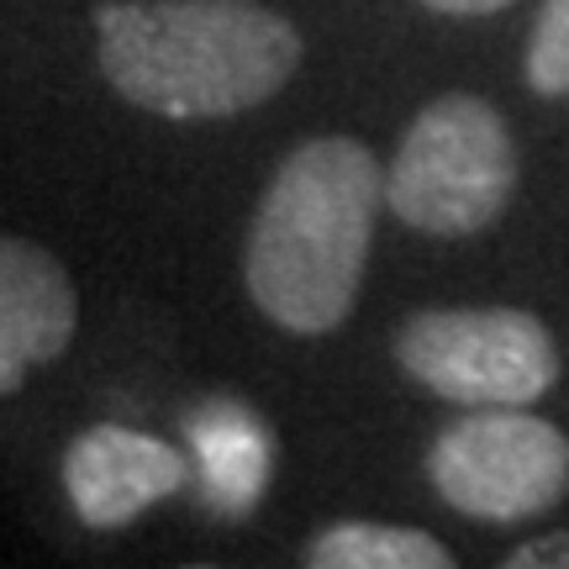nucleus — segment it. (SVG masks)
<instances>
[{"label":"nucleus","mask_w":569,"mask_h":569,"mask_svg":"<svg viewBox=\"0 0 569 569\" xmlns=\"http://www.w3.org/2000/svg\"><path fill=\"white\" fill-rule=\"evenodd\" d=\"M432 11H443V17H486V11H501L511 0H422Z\"/></svg>","instance_id":"nucleus-13"},{"label":"nucleus","mask_w":569,"mask_h":569,"mask_svg":"<svg viewBox=\"0 0 569 569\" xmlns=\"http://www.w3.org/2000/svg\"><path fill=\"white\" fill-rule=\"evenodd\" d=\"M396 359L453 407H532L559 380L549 327L517 306L417 311L396 332Z\"/></svg>","instance_id":"nucleus-4"},{"label":"nucleus","mask_w":569,"mask_h":569,"mask_svg":"<svg viewBox=\"0 0 569 569\" xmlns=\"http://www.w3.org/2000/svg\"><path fill=\"white\" fill-rule=\"evenodd\" d=\"M80 327V296L63 264L38 243L0 238V343L27 365H53Z\"/></svg>","instance_id":"nucleus-7"},{"label":"nucleus","mask_w":569,"mask_h":569,"mask_svg":"<svg viewBox=\"0 0 569 569\" xmlns=\"http://www.w3.org/2000/svg\"><path fill=\"white\" fill-rule=\"evenodd\" d=\"M311 569H448L453 553L417 528H386V522H338L306 543Z\"/></svg>","instance_id":"nucleus-9"},{"label":"nucleus","mask_w":569,"mask_h":569,"mask_svg":"<svg viewBox=\"0 0 569 569\" xmlns=\"http://www.w3.org/2000/svg\"><path fill=\"white\" fill-rule=\"evenodd\" d=\"M528 84L538 96H569V0H543L528 42Z\"/></svg>","instance_id":"nucleus-10"},{"label":"nucleus","mask_w":569,"mask_h":569,"mask_svg":"<svg viewBox=\"0 0 569 569\" xmlns=\"http://www.w3.org/2000/svg\"><path fill=\"white\" fill-rule=\"evenodd\" d=\"M27 369H32V365L21 359L17 348L0 343V396H17V390L27 386Z\"/></svg>","instance_id":"nucleus-12"},{"label":"nucleus","mask_w":569,"mask_h":569,"mask_svg":"<svg viewBox=\"0 0 569 569\" xmlns=\"http://www.w3.org/2000/svg\"><path fill=\"white\" fill-rule=\"evenodd\" d=\"M517 190V148L507 117L480 96H438L407 127L390 159L386 206L417 232L469 238L507 211Z\"/></svg>","instance_id":"nucleus-3"},{"label":"nucleus","mask_w":569,"mask_h":569,"mask_svg":"<svg viewBox=\"0 0 569 569\" xmlns=\"http://www.w3.org/2000/svg\"><path fill=\"white\" fill-rule=\"evenodd\" d=\"M386 201L380 159L359 138L301 142L248 227L243 280L274 327L322 338L348 322Z\"/></svg>","instance_id":"nucleus-1"},{"label":"nucleus","mask_w":569,"mask_h":569,"mask_svg":"<svg viewBox=\"0 0 569 569\" xmlns=\"http://www.w3.org/2000/svg\"><path fill=\"white\" fill-rule=\"evenodd\" d=\"M427 480L480 522L538 517L569 490V438L528 407H469L465 422L438 432Z\"/></svg>","instance_id":"nucleus-5"},{"label":"nucleus","mask_w":569,"mask_h":569,"mask_svg":"<svg viewBox=\"0 0 569 569\" xmlns=\"http://www.w3.org/2000/svg\"><path fill=\"white\" fill-rule=\"evenodd\" d=\"M507 569H569V532H549V538L517 543L507 553Z\"/></svg>","instance_id":"nucleus-11"},{"label":"nucleus","mask_w":569,"mask_h":569,"mask_svg":"<svg viewBox=\"0 0 569 569\" xmlns=\"http://www.w3.org/2000/svg\"><path fill=\"white\" fill-rule=\"evenodd\" d=\"M190 480V459L138 427H84L63 453V490L84 528H127L132 517L174 496Z\"/></svg>","instance_id":"nucleus-6"},{"label":"nucleus","mask_w":569,"mask_h":569,"mask_svg":"<svg viewBox=\"0 0 569 569\" xmlns=\"http://www.w3.org/2000/svg\"><path fill=\"white\" fill-rule=\"evenodd\" d=\"M96 38L111 90L174 122L253 111L301 63V32L259 0H111Z\"/></svg>","instance_id":"nucleus-2"},{"label":"nucleus","mask_w":569,"mask_h":569,"mask_svg":"<svg viewBox=\"0 0 569 569\" xmlns=\"http://www.w3.org/2000/svg\"><path fill=\"white\" fill-rule=\"evenodd\" d=\"M190 443H196L206 469V501H217L232 517L259 501L269 475V438L259 427V417L217 401L211 411L190 417Z\"/></svg>","instance_id":"nucleus-8"}]
</instances>
